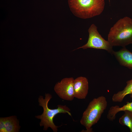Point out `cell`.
Instances as JSON below:
<instances>
[{
    "label": "cell",
    "mask_w": 132,
    "mask_h": 132,
    "mask_svg": "<svg viewBox=\"0 0 132 132\" xmlns=\"http://www.w3.org/2000/svg\"><path fill=\"white\" fill-rule=\"evenodd\" d=\"M126 110L132 111V102L127 101L126 104L121 107L118 105L111 107L108 110L107 118L110 121H112L115 120L116 115L118 113Z\"/></svg>",
    "instance_id": "cell-10"
},
{
    "label": "cell",
    "mask_w": 132,
    "mask_h": 132,
    "mask_svg": "<svg viewBox=\"0 0 132 132\" xmlns=\"http://www.w3.org/2000/svg\"><path fill=\"white\" fill-rule=\"evenodd\" d=\"M74 80L72 77L65 78L56 84L54 90L60 98L68 101L73 100L75 97L74 91Z\"/></svg>",
    "instance_id": "cell-6"
},
{
    "label": "cell",
    "mask_w": 132,
    "mask_h": 132,
    "mask_svg": "<svg viewBox=\"0 0 132 132\" xmlns=\"http://www.w3.org/2000/svg\"><path fill=\"white\" fill-rule=\"evenodd\" d=\"M70 9L75 16L88 19L100 14L105 5L104 0H68Z\"/></svg>",
    "instance_id": "cell-2"
},
{
    "label": "cell",
    "mask_w": 132,
    "mask_h": 132,
    "mask_svg": "<svg viewBox=\"0 0 132 132\" xmlns=\"http://www.w3.org/2000/svg\"><path fill=\"white\" fill-rule=\"evenodd\" d=\"M20 128L15 116L0 118V132H18Z\"/></svg>",
    "instance_id": "cell-8"
},
{
    "label": "cell",
    "mask_w": 132,
    "mask_h": 132,
    "mask_svg": "<svg viewBox=\"0 0 132 132\" xmlns=\"http://www.w3.org/2000/svg\"><path fill=\"white\" fill-rule=\"evenodd\" d=\"M108 38L112 46L125 47L132 44V19L126 16L118 21L110 28Z\"/></svg>",
    "instance_id": "cell-1"
},
{
    "label": "cell",
    "mask_w": 132,
    "mask_h": 132,
    "mask_svg": "<svg viewBox=\"0 0 132 132\" xmlns=\"http://www.w3.org/2000/svg\"><path fill=\"white\" fill-rule=\"evenodd\" d=\"M88 31L89 37L87 43L76 49L82 48L86 49L92 48L105 50L112 54L114 51L113 46L108 41L106 40L99 34L97 27L94 24L91 25Z\"/></svg>",
    "instance_id": "cell-5"
},
{
    "label": "cell",
    "mask_w": 132,
    "mask_h": 132,
    "mask_svg": "<svg viewBox=\"0 0 132 132\" xmlns=\"http://www.w3.org/2000/svg\"><path fill=\"white\" fill-rule=\"evenodd\" d=\"M126 83L123 90L114 94L112 97L113 102H121L126 96L132 94V79L127 81Z\"/></svg>",
    "instance_id": "cell-11"
},
{
    "label": "cell",
    "mask_w": 132,
    "mask_h": 132,
    "mask_svg": "<svg viewBox=\"0 0 132 132\" xmlns=\"http://www.w3.org/2000/svg\"><path fill=\"white\" fill-rule=\"evenodd\" d=\"M123 115L119 120V123L122 126H126L132 132V111L126 110L124 111Z\"/></svg>",
    "instance_id": "cell-12"
},
{
    "label": "cell",
    "mask_w": 132,
    "mask_h": 132,
    "mask_svg": "<svg viewBox=\"0 0 132 132\" xmlns=\"http://www.w3.org/2000/svg\"><path fill=\"white\" fill-rule=\"evenodd\" d=\"M130 97L131 98H132V94H130Z\"/></svg>",
    "instance_id": "cell-13"
},
{
    "label": "cell",
    "mask_w": 132,
    "mask_h": 132,
    "mask_svg": "<svg viewBox=\"0 0 132 132\" xmlns=\"http://www.w3.org/2000/svg\"><path fill=\"white\" fill-rule=\"evenodd\" d=\"M88 83L85 77H79L74 79V91L75 97L79 99H85L88 93Z\"/></svg>",
    "instance_id": "cell-7"
},
{
    "label": "cell",
    "mask_w": 132,
    "mask_h": 132,
    "mask_svg": "<svg viewBox=\"0 0 132 132\" xmlns=\"http://www.w3.org/2000/svg\"><path fill=\"white\" fill-rule=\"evenodd\" d=\"M45 98L44 99L43 97L40 96L38 98L39 105L42 107L43 109V113L40 115L35 116V117L40 119L41 121L40 123L41 126H43V129L46 130L49 127L51 128L53 132H57V128L59 126H57L54 124L53 119L55 116L57 114L60 113H67L72 116L70 112V109L66 105H57L56 109H51L48 107V103L52 98V96L49 93L46 94Z\"/></svg>",
    "instance_id": "cell-3"
},
{
    "label": "cell",
    "mask_w": 132,
    "mask_h": 132,
    "mask_svg": "<svg viewBox=\"0 0 132 132\" xmlns=\"http://www.w3.org/2000/svg\"><path fill=\"white\" fill-rule=\"evenodd\" d=\"M107 106L106 99L103 96L94 98L89 102L80 121L86 132H93L92 126L99 120Z\"/></svg>",
    "instance_id": "cell-4"
},
{
    "label": "cell",
    "mask_w": 132,
    "mask_h": 132,
    "mask_svg": "<svg viewBox=\"0 0 132 132\" xmlns=\"http://www.w3.org/2000/svg\"><path fill=\"white\" fill-rule=\"evenodd\" d=\"M112 54L121 65L132 69V53L125 47L118 51H114Z\"/></svg>",
    "instance_id": "cell-9"
}]
</instances>
